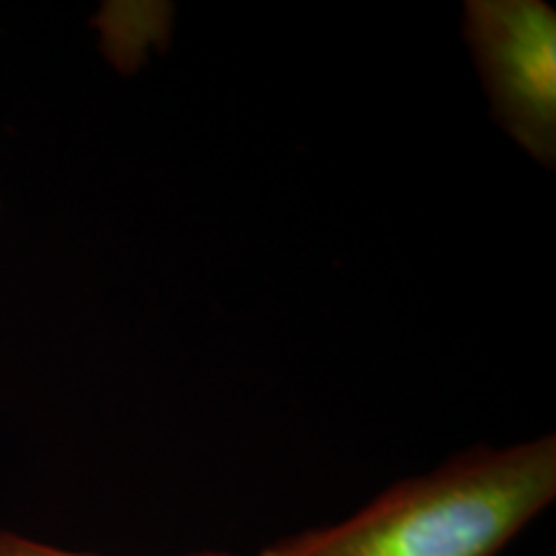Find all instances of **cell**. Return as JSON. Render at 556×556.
Masks as SVG:
<instances>
[{
  "instance_id": "6da1fadb",
  "label": "cell",
  "mask_w": 556,
  "mask_h": 556,
  "mask_svg": "<svg viewBox=\"0 0 556 556\" xmlns=\"http://www.w3.org/2000/svg\"><path fill=\"white\" fill-rule=\"evenodd\" d=\"M556 497V438L475 446L258 556H500Z\"/></svg>"
},
{
  "instance_id": "7a4b0ae2",
  "label": "cell",
  "mask_w": 556,
  "mask_h": 556,
  "mask_svg": "<svg viewBox=\"0 0 556 556\" xmlns=\"http://www.w3.org/2000/svg\"><path fill=\"white\" fill-rule=\"evenodd\" d=\"M464 39L505 135L556 163V13L544 0H467Z\"/></svg>"
},
{
  "instance_id": "3957f363",
  "label": "cell",
  "mask_w": 556,
  "mask_h": 556,
  "mask_svg": "<svg viewBox=\"0 0 556 556\" xmlns=\"http://www.w3.org/2000/svg\"><path fill=\"white\" fill-rule=\"evenodd\" d=\"M0 556H99V554H78V552H65V548L39 544V541L16 536V533L0 531ZM191 556H232L222 552H204V554H191Z\"/></svg>"
}]
</instances>
